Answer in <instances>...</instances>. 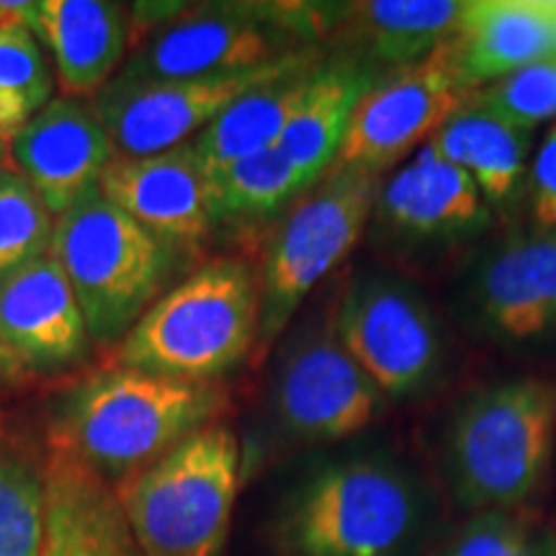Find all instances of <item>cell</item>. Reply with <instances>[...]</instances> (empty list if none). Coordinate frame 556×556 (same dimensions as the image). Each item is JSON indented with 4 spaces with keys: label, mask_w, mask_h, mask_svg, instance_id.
I'll return each instance as SVG.
<instances>
[{
    "label": "cell",
    "mask_w": 556,
    "mask_h": 556,
    "mask_svg": "<svg viewBox=\"0 0 556 556\" xmlns=\"http://www.w3.org/2000/svg\"><path fill=\"white\" fill-rule=\"evenodd\" d=\"M225 405L217 381L155 377L114 364L58 397L47 446L67 451L116 484L212 426Z\"/></svg>",
    "instance_id": "6da1fadb"
},
{
    "label": "cell",
    "mask_w": 556,
    "mask_h": 556,
    "mask_svg": "<svg viewBox=\"0 0 556 556\" xmlns=\"http://www.w3.org/2000/svg\"><path fill=\"white\" fill-rule=\"evenodd\" d=\"M428 518L420 482L387 456H351L309 471L274 520L278 556H407Z\"/></svg>",
    "instance_id": "7a4b0ae2"
},
{
    "label": "cell",
    "mask_w": 556,
    "mask_h": 556,
    "mask_svg": "<svg viewBox=\"0 0 556 556\" xmlns=\"http://www.w3.org/2000/svg\"><path fill=\"white\" fill-rule=\"evenodd\" d=\"M261 287L245 263L217 258L165 291L116 343L114 364L217 381L258 348Z\"/></svg>",
    "instance_id": "3957f363"
},
{
    "label": "cell",
    "mask_w": 556,
    "mask_h": 556,
    "mask_svg": "<svg viewBox=\"0 0 556 556\" xmlns=\"http://www.w3.org/2000/svg\"><path fill=\"white\" fill-rule=\"evenodd\" d=\"M554 446V379L526 377L484 389L448 426L451 492L467 510H518L544 484Z\"/></svg>",
    "instance_id": "277c9868"
},
{
    "label": "cell",
    "mask_w": 556,
    "mask_h": 556,
    "mask_svg": "<svg viewBox=\"0 0 556 556\" xmlns=\"http://www.w3.org/2000/svg\"><path fill=\"white\" fill-rule=\"evenodd\" d=\"M114 490L142 556H219L240 490L238 435L212 422Z\"/></svg>",
    "instance_id": "5b68a950"
},
{
    "label": "cell",
    "mask_w": 556,
    "mask_h": 556,
    "mask_svg": "<svg viewBox=\"0 0 556 556\" xmlns=\"http://www.w3.org/2000/svg\"><path fill=\"white\" fill-rule=\"evenodd\" d=\"M52 261L65 274L86 317L90 343H119L163 296L173 255L101 189L54 219Z\"/></svg>",
    "instance_id": "8992f818"
},
{
    "label": "cell",
    "mask_w": 556,
    "mask_h": 556,
    "mask_svg": "<svg viewBox=\"0 0 556 556\" xmlns=\"http://www.w3.org/2000/svg\"><path fill=\"white\" fill-rule=\"evenodd\" d=\"M315 5L222 3L176 11L144 31L116 78L191 80L245 73L287 54L315 50L323 24Z\"/></svg>",
    "instance_id": "52a82bcc"
},
{
    "label": "cell",
    "mask_w": 556,
    "mask_h": 556,
    "mask_svg": "<svg viewBox=\"0 0 556 556\" xmlns=\"http://www.w3.org/2000/svg\"><path fill=\"white\" fill-rule=\"evenodd\" d=\"M381 176L332 168L289 206L266 250L261 287V332L255 356L281 338L312 289L343 263L364 235Z\"/></svg>",
    "instance_id": "ba28073f"
},
{
    "label": "cell",
    "mask_w": 556,
    "mask_h": 556,
    "mask_svg": "<svg viewBox=\"0 0 556 556\" xmlns=\"http://www.w3.org/2000/svg\"><path fill=\"white\" fill-rule=\"evenodd\" d=\"M330 319L340 345L387 400L417 397L441 377V325L426 299L400 278L356 276Z\"/></svg>",
    "instance_id": "9c48e42d"
},
{
    "label": "cell",
    "mask_w": 556,
    "mask_h": 556,
    "mask_svg": "<svg viewBox=\"0 0 556 556\" xmlns=\"http://www.w3.org/2000/svg\"><path fill=\"white\" fill-rule=\"evenodd\" d=\"M315 60H323L317 50H304L245 73L212 75V78H114L96 99H90V106L106 127L116 155L150 157L193 142L248 90Z\"/></svg>",
    "instance_id": "30bf717a"
},
{
    "label": "cell",
    "mask_w": 556,
    "mask_h": 556,
    "mask_svg": "<svg viewBox=\"0 0 556 556\" xmlns=\"http://www.w3.org/2000/svg\"><path fill=\"white\" fill-rule=\"evenodd\" d=\"M384 405L381 389L340 345L332 319L299 332L283 353L274 384V413L278 426L299 441L356 435L377 420Z\"/></svg>",
    "instance_id": "8fae6325"
},
{
    "label": "cell",
    "mask_w": 556,
    "mask_h": 556,
    "mask_svg": "<svg viewBox=\"0 0 556 556\" xmlns=\"http://www.w3.org/2000/svg\"><path fill=\"white\" fill-rule=\"evenodd\" d=\"M469 99L471 93L456 80L443 47L420 65L387 73L353 111L336 165L381 176L405 163L413 150L426 148Z\"/></svg>",
    "instance_id": "7c38bea8"
},
{
    "label": "cell",
    "mask_w": 556,
    "mask_h": 556,
    "mask_svg": "<svg viewBox=\"0 0 556 556\" xmlns=\"http://www.w3.org/2000/svg\"><path fill=\"white\" fill-rule=\"evenodd\" d=\"M99 189L173 258L199 253L214 232L208 176L193 142L150 157H116Z\"/></svg>",
    "instance_id": "4fadbf2b"
},
{
    "label": "cell",
    "mask_w": 556,
    "mask_h": 556,
    "mask_svg": "<svg viewBox=\"0 0 556 556\" xmlns=\"http://www.w3.org/2000/svg\"><path fill=\"white\" fill-rule=\"evenodd\" d=\"M88 343L86 317L52 255L0 281V374L60 371L78 364Z\"/></svg>",
    "instance_id": "5bb4252c"
},
{
    "label": "cell",
    "mask_w": 556,
    "mask_h": 556,
    "mask_svg": "<svg viewBox=\"0 0 556 556\" xmlns=\"http://www.w3.org/2000/svg\"><path fill=\"white\" fill-rule=\"evenodd\" d=\"M16 170L54 219L99 189L116 148L90 101L58 96L21 127L9 144Z\"/></svg>",
    "instance_id": "9a60e30c"
},
{
    "label": "cell",
    "mask_w": 556,
    "mask_h": 556,
    "mask_svg": "<svg viewBox=\"0 0 556 556\" xmlns=\"http://www.w3.org/2000/svg\"><path fill=\"white\" fill-rule=\"evenodd\" d=\"M469 304L486 336L523 345L556 336V232L528 229L479 263Z\"/></svg>",
    "instance_id": "2e32d148"
},
{
    "label": "cell",
    "mask_w": 556,
    "mask_h": 556,
    "mask_svg": "<svg viewBox=\"0 0 556 556\" xmlns=\"http://www.w3.org/2000/svg\"><path fill=\"white\" fill-rule=\"evenodd\" d=\"M443 54L469 93L552 58L556 0H464Z\"/></svg>",
    "instance_id": "e0dca14e"
},
{
    "label": "cell",
    "mask_w": 556,
    "mask_h": 556,
    "mask_svg": "<svg viewBox=\"0 0 556 556\" xmlns=\"http://www.w3.org/2000/svg\"><path fill=\"white\" fill-rule=\"evenodd\" d=\"M374 217L402 238L456 242L484 232L492 212L475 180L426 144L387 180L381 178Z\"/></svg>",
    "instance_id": "ac0fdd59"
},
{
    "label": "cell",
    "mask_w": 556,
    "mask_h": 556,
    "mask_svg": "<svg viewBox=\"0 0 556 556\" xmlns=\"http://www.w3.org/2000/svg\"><path fill=\"white\" fill-rule=\"evenodd\" d=\"M127 16L106 0H31L24 21L52 54L62 96L90 101L127 62Z\"/></svg>",
    "instance_id": "d6986e66"
},
{
    "label": "cell",
    "mask_w": 556,
    "mask_h": 556,
    "mask_svg": "<svg viewBox=\"0 0 556 556\" xmlns=\"http://www.w3.org/2000/svg\"><path fill=\"white\" fill-rule=\"evenodd\" d=\"M41 556H142L114 484L80 458L47 446Z\"/></svg>",
    "instance_id": "ffe728a7"
},
{
    "label": "cell",
    "mask_w": 556,
    "mask_h": 556,
    "mask_svg": "<svg viewBox=\"0 0 556 556\" xmlns=\"http://www.w3.org/2000/svg\"><path fill=\"white\" fill-rule=\"evenodd\" d=\"M531 135L469 99L428 139V148L475 180L490 212H510L528 193Z\"/></svg>",
    "instance_id": "44dd1931"
},
{
    "label": "cell",
    "mask_w": 556,
    "mask_h": 556,
    "mask_svg": "<svg viewBox=\"0 0 556 556\" xmlns=\"http://www.w3.org/2000/svg\"><path fill=\"white\" fill-rule=\"evenodd\" d=\"M381 78L384 73L361 58L328 65L323 62L317 67L307 93L276 144L309 186L336 165L353 111Z\"/></svg>",
    "instance_id": "7402d4cb"
},
{
    "label": "cell",
    "mask_w": 556,
    "mask_h": 556,
    "mask_svg": "<svg viewBox=\"0 0 556 556\" xmlns=\"http://www.w3.org/2000/svg\"><path fill=\"white\" fill-rule=\"evenodd\" d=\"M319 65L323 60L307 62L278 78L261 83L208 124L193 139V152H197L206 176L238 163V160L274 150L307 93Z\"/></svg>",
    "instance_id": "603a6c76"
},
{
    "label": "cell",
    "mask_w": 556,
    "mask_h": 556,
    "mask_svg": "<svg viewBox=\"0 0 556 556\" xmlns=\"http://www.w3.org/2000/svg\"><path fill=\"white\" fill-rule=\"evenodd\" d=\"M462 11L464 0H368L348 5V18L361 60L387 75L420 65L441 50Z\"/></svg>",
    "instance_id": "cb8c5ba5"
},
{
    "label": "cell",
    "mask_w": 556,
    "mask_h": 556,
    "mask_svg": "<svg viewBox=\"0 0 556 556\" xmlns=\"http://www.w3.org/2000/svg\"><path fill=\"white\" fill-rule=\"evenodd\" d=\"M309 189L281 150H266L208 176L214 227H245L266 222Z\"/></svg>",
    "instance_id": "d4e9b609"
},
{
    "label": "cell",
    "mask_w": 556,
    "mask_h": 556,
    "mask_svg": "<svg viewBox=\"0 0 556 556\" xmlns=\"http://www.w3.org/2000/svg\"><path fill=\"white\" fill-rule=\"evenodd\" d=\"M45 475L29 458L0 454V556H41Z\"/></svg>",
    "instance_id": "484cf974"
},
{
    "label": "cell",
    "mask_w": 556,
    "mask_h": 556,
    "mask_svg": "<svg viewBox=\"0 0 556 556\" xmlns=\"http://www.w3.org/2000/svg\"><path fill=\"white\" fill-rule=\"evenodd\" d=\"M54 217L31 184L13 170L0 186V281L50 255Z\"/></svg>",
    "instance_id": "4316f807"
},
{
    "label": "cell",
    "mask_w": 556,
    "mask_h": 556,
    "mask_svg": "<svg viewBox=\"0 0 556 556\" xmlns=\"http://www.w3.org/2000/svg\"><path fill=\"white\" fill-rule=\"evenodd\" d=\"M31 3L0 0V90L24 99L37 114L52 101L54 73L24 16Z\"/></svg>",
    "instance_id": "83f0119b"
},
{
    "label": "cell",
    "mask_w": 556,
    "mask_h": 556,
    "mask_svg": "<svg viewBox=\"0 0 556 556\" xmlns=\"http://www.w3.org/2000/svg\"><path fill=\"white\" fill-rule=\"evenodd\" d=\"M471 101L503 116L516 127L533 131L539 124L556 119V54L528 65L507 78L492 83Z\"/></svg>",
    "instance_id": "f1b7e54d"
},
{
    "label": "cell",
    "mask_w": 556,
    "mask_h": 556,
    "mask_svg": "<svg viewBox=\"0 0 556 556\" xmlns=\"http://www.w3.org/2000/svg\"><path fill=\"white\" fill-rule=\"evenodd\" d=\"M531 528L518 510L477 513L441 556H513Z\"/></svg>",
    "instance_id": "f546056e"
},
{
    "label": "cell",
    "mask_w": 556,
    "mask_h": 556,
    "mask_svg": "<svg viewBox=\"0 0 556 556\" xmlns=\"http://www.w3.org/2000/svg\"><path fill=\"white\" fill-rule=\"evenodd\" d=\"M526 201L528 214H531V229L556 232V124L546 131L531 163Z\"/></svg>",
    "instance_id": "4dcf8cb0"
},
{
    "label": "cell",
    "mask_w": 556,
    "mask_h": 556,
    "mask_svg": "<svg viewBox=\"0 0 556 556\" xmlns=\"http://www.w3.org/2000/svg\"><path fill=\"white\" fill-rule=\"evenodd\" d=\"M34 116V109L18 96L0 90V144H11L21 127Z\"/></svg>",
    "instance_id": "1f68e13d"
},
{
    "label": "cell",
    "mask_w": 556,
    "mask_h": 556,
    "mask_svg": "<svg viewBox=\"0 0 556 556\" xmlns=\"http://www.w3.org/2000/svg\"><path fill=\"white\" fill-rule=\"evenodd\" d=\"M513 556H556V533L552 528H531L528 539Z\"/></svg>",
    "instance_id": "d6a6232c"
},
{
    "label": "cell",
    "mask_w": 556,
    "mask_h": 556,
    "mask_svg": "<svg viewBox=\"0 0 556 556\" xmlns=\"http://www.w3.org/2000/svg\"><path fill=\"white\" fill-rule=\"evenodd\" d=\"M13 170H16V165H13V160H11L9 144H0V186H3V180L9 178Z\"/></svg>",
    "instance_id": "836d02e7"
}]
</instances>
